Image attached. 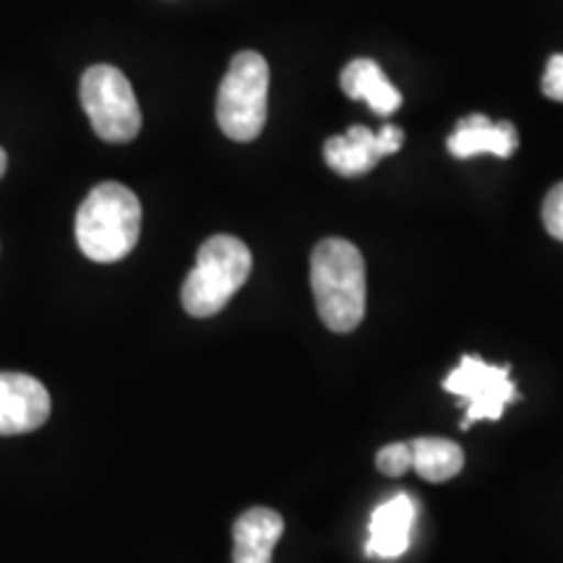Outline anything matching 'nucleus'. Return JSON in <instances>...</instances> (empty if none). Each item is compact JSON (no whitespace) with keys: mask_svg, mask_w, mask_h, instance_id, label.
<instances>
[{"mask_svg":"<svg viewBox=\"0 0 563 563\" xmlns=\"http://www.w3.org/2000/svg\"><path fill=\"white\" fill-rule=\"evenodd\" d=\"M412 449V470L428 483H446L462 473L464 452L460 443L449 439H415Z\"/></svg>","mask_w":563,"mask_h":563,"instance_id":"13","label":"nucleus"},{"mask_svg":"<svg viewBox=\"0 0 563 563\" xmlns=\"http://www.w3.org/2000/svg\"><path fill=\"white\" fill-rule=\"evenodd\" d=\"M81 104L91 129L102 141L125 144L136 139L141 129V110L131 81L115 66H91L81 76Z\"/></svg>","mask_w":563,"mask_h":563,"instance_id":"5","label":"nucleus"},{"mask_svg":"<svg viewBox=\"0 0 563 563\" xmlns=\"http://www.w3.org/2000/svg\"><path fill=\"white\" fill-rule=\"evenodd\" d=\"M285 522L274 509L253 506L232 527V563H272Z\"/></svg>","mask_w":563,"mask_h":563,"instance_id":"10","label":"nucleus"},{"mask_svg":"<svg viewBox=\"0 0 563 563\" xmlns=\"http://www.w3.org/2000/svg\"><path fill=\"white\" fill-rule=\"evenodd\" d=\"M376 136H378V146H382L384 157L399 152L405 144V133H402V129H397V125H382V131H378Z\"/></svg>","mask_w":563,"mask_h":563,"instance_id":"17","label":"nucleus"},{"mask_svg":"<svg viewBox=\"0 0 563 563\" xmlns=\"http://www.w3.org/2000/svg\"><path fill=\"white\" fill-rule=\"evenodd\" d=\"M376 467L386 477H402L412 470V449L410 443H389L376 454Z\"/></svg>","mask_w":563,"mask_h":563,"instance_id":"14","label":"nucleus"},{"mask_svg":"<svg viewBox=\"0 0 563 563\" xmlns=\"http://www.w3.org/2000/svg\"><path fill=\"white\" fill-rule=\"evenodd\" d=\"M418 517V504L410 493H397L389 501L376 506L371 514L368 543L365 555L368 559H399L410 548V534Z\"/></svg>","mask_w":563,"mask_h":563,"instance_id":"8","label":"nucleus"},{"mask_svg":"<svg viewBox=\"0 0 563 563\" xmlns=\"http://www.w3.org/2000/svg\"><path fill=\"white\" fill-rule=\"evenodd\" d=\"M141 235V203L121 183L91 188L76 214V243L97 264L121 262L136 249Z\"/></svg>","mask_w":563,"mask_h":563,"instance_id":"2","label":"nucleus"},{"mask_svg":"<svg viewBox=\"0 0 563 563\" xmlns=\"http://www.w3.org/2000/svg\"><path fill=\"white\" fill-rule=\"evenodd\" d=\"M443 389L456 394L467 405L462 418V431L477 420H498L506 405L517 402L519 391L511 382V365H490L477 355H462L460 365L443 378Z\"/></svg>","mask_w":563,"mask_h":563,"instance_id":"6","label":"nucleus"},{"mask_svg":"<svg viewBox=\"0 0 563 563\" xmlns=\"http://www.w3.org/2000/svg\"><path fill=\"white\" fill-rule=\"evenodd\" d=\"M51 418V394L26 373H0V435L32 433Z\"/></svg>","mask_w":563,"mask_h":563,"instance_id":"7","label":"nucleus"},{"mask_svg":"<svg viewBox=\"0 0 563 563\" xmlns=\"http://www.w3.org/2000/svg\"><path fill=\"white\" fill-rule=\"evenodd\" d=\"M5 165H9V157H5V152L0 150V178H3V173H5Z\"/></svg>","mask_w":563,"mask_h":563,"instance_id":"18","label":"nucleus"},{"mask_svg":"<svg viewBox=\"0 0 563 563\" xmlns=\"http://www.w3.org/2000/svg\"><path fill=\"white\" fill-rule=\"evenodd\" d=\"M249 245L232 235H214L199 249L196 266L183 282V308L194 319H209L228 306L251 277Z\"/></svg>","mask_w":563,"mask_h":563,"instance_id":"3","label":"nucleus"},{"mask_svg":"<svg viewBox=\"0 0 563 563\" xmlns=\"http://www.w3.org/2000/svg\"><path fill=\"white\" fill-rule=\"evenodd\" d=\"M269 115V63L245 51L232 58L217 95V121L232 141H253Z\"/></svg>","mask_w":563,"mask_h":563,"instance_id":"4","label":"nucleus"},{"mask_svg":"<svg viewBox=\"0 0 563 563\" xmlns=\"http://www.w3.org/2000/svg\"><path fill=\"white\" fill-rule=\"evenodd\" d=\"M311 287L319 319L336 334H347L365 316V262L357 245L327 238L313 249Z\"/></svg>","mask_w":563,"mask_h":563,"instance_id":"1","label":"nucleus"},{"mask_svg":"<svg viewBox=\"0 0 563 563\" xmlns=\"http://www.w3.org/2000/svg\"><path fill=\"white\" fill-rule=\"evenodd\" d=\"M543 224L548 235L563 243V183L553 186L543 201Z\"/></svg>","mask_w":563,"mask_h":563,"instance_id":"15","label":"nucleus"},{"mask_svg":"<svg viewBox=\"0 0 563 563\" xmlns=\"http://www.w3.org/2000/svg\"><path fill=\"white\" fill-rule=\"evenodd\" d=\"M543 95L548 100L563 102V55H553V58L548 60L543 76Z\"/></svg>","mask_w":563,"mask_h":563,"instance_id":"16","label":"nucleus"},{"mask_svg":"<svg viewBox=\"0 0 563 563\" xmlns=\"http://www.w3.org/2000/svg\"><path fill=\"white\" fill-rule=\"evenodd\" d=\"M342 89L350 100L368 102V108L376 115L389 118L391 112L399 110L402 104V95L389 81V76L378 68V63L368 58L352 60L347 68L342 70Z\"/></svg>","mask_w":563,"mask_h":563,"instance_id":"11","label":"nucleus"},{"mask_svg":"<svg viewBox=\"0 0 563 563\" xmlns=\"http://www.w3.org/2000/svg\"><path fill=\"white\" fill-rule=\"evenodd\" d=\"M382 157L376 131L365 129V125H352L344 136H332L323 144V159L342 178H357V175L371 173Z\"/></svg>","mask_w":563,"mask_h":563,"instance_id":"12","label":"nucleus"},{"mask_svg":"<svg viewBox=\"0 0 563 563\" xmlns=\"http://www.w3.org/2000/svg\"><path fill=\"white\" fill-rule=\"evenodd\" d=\"M446 146L456 159H473L477 154H493V157L506 159L517 152L519 133L506 121L493 123L488 115H467L456 123Z\"/></svg>","mask_w":563,"mask_h":563,"instance_id":"9","label":"nucleus"}]
</instances>
